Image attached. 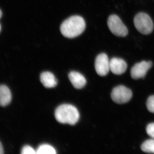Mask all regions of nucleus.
Instances as JSON below:
<instances>
[{
    "mask_svg": "<svg viewBox=\"0 0 154 154\" xmlns=\"http://www.w3.org/2000/svg\"><path fill=\"white\" fill-rule=\"evenodd\" d=\"M107 25L110 31L116 36L124 37L128 34L127 28L117 15H112L109 17Z\"/></svg>",
    "mask_w": 154,
    "mask_h": 154,
    "instance_id": "4",
    "label": "nucleus"
},
{
    "mask_svg": "<svg viewBox=\"0 0 154 154\" xmlns=\"http://www.w3.org/2000/svg\"><path fill=\"white\" fill-rule=\"evenodd\" d=\"M21 153L22 154H36V152L32 147L28 145H26L22 148Z\"/></svg>",
    "mask_w": 154,
    "mask_h": 154,
    "instance_id": "15",
    "label": "nucleus"
},
{
    "mask_svg": "<svg viewBox=\"0 0 154 154\" xmlns=\"http://www.w3.org/2000/svg\"><path fill=\"white\" fill-rule=\"evenodd\" d=\"M134 22L137 30L142 34L148 35L153 30V22L150 17L146 13H140L137 14Z\"/></svg>",
    "mask_w": 154,
    "mask_h": 154,
    "instance_id": "3",
    "label": "nucleus"
},
{
    "mask_svg": "<svg viewBox=\"0 0 154 154\" xmlns=\"http://www.w3.org/2000/svg\"><path fill=\"white\" fill-rule=\"evenodd\" d=\"M69 79L75 88L81 89L85 85L87 81L85 77L80 73L72 71L69 73Z\"/></svg>",
    "mask_w": 154,
    "mask_h": 154,
    "instance_id": "9",
    "label": "nucleus"
},
{
    "mask_svg": "<svg viewBox=\"0 0 154 154\" xmlns=\"http://www.w3.org/2000/svg\"><path fill=\"white\" fill-rule=\"evenodd\" d=\"M146 131L148 135L154 139V123L149 124L146 127Z\"/></svg>",
    "mask_w": 154,
    "mask_h": 154,
    "instance_id": "16",
    "label": "nucleus"
},
{
    "mask_svg": "<svg viewBox=\"0 0 154 154\" xmlns=\"http://www.w3.org/2000/svg\"><path fill=\"white\" fill-rule=\"evenodd\" d=\"M146 107L150 112L154 113V95L149 97L147 101Z\"/></svg>",
    "mask_w": 154,
    "mask_h": 154,
    "instance_id": "14",
    "label": "nucleus"
},
{
    "mask_svg": "<svg viewBox=\"0 0 154 154\" xmlns=\"http://www.w3.org/2000/svg\"><path fill=\"white\" fill-rule=\"evenodd\" d=\"M12 94L9 88L5 85H0V106L5 107L11 103Z\"/></svg>",
    "mask_w": 154,
    "mask_h": 154,
    "instance_id": "11",
    "label": "nucleus"
},
{
    "mask_svg": "<svg viewBox=\"0 0 154 154\" xmlns=\"http://www.w3.org/2000/svg\"><path fill=\"white\" fill-rule=\"evenodd\" d=\"M143 152L148 153H154V139L147 140L144 142L141 146Z\"/></svg>",
    "mask_w": 154,
    "mask_h": 154,
    "instance_id": "13",
    "label": "nucleus"
},
{
    "mask_svg": "<svg viewBox=\"0 0 154 154\" xmlns=\"http://www.w3.org/2000/svg\"><path fill=\"white\" fill-rule=\"evenodd\" d=\"M40 82L46 88H53L57 84V80L54 75L49 72H45L40 75Z\"/></svg>",
    "mask_w": 154,
    "mask_h": 154,
    "instance_id": "10",
    "label": "nucleus"
},
{
    "mask_svg": "<svg viewBox=\"0 0 154 154\" xmlns=\"http://www.w3.org/2000/svg\"><path fill=\"white\" fill-rule=\"evenodd\" d=\"M4 149L2 143L0 141V154H2L4 153Z\"/></svg>",
    "mask_w": 154,
    "mask_h": 154,
    "instance_id": "17",
    "label": "nucleus"
},
{
    "mask_svg": "<svg viewBox=\"0 0 154 154\" xmlns=\"http://www.w3.org/2000/svg\"><path fill=\"white\" fill-rule=\"evenodd\" d=\"M36 154H55L56 150L53 147L48 144L41 145L38 147L36 151Z\"/></svg>",
    "mask_w": 154,
    "mask_h": 154,
    "instance_id": "12",
    "label": "nucleus"
},
{
    "mask_svg": "<svg viewBox=\"0 0 154 154\" xmlns=\"http://www.w3.org/2000/svg\"><path fill=\"white\" fill-rule=\"evenodd\" d=\"M2 11L0 10V19H1V17H2Z\"/></svg>",
    "mask_w": 154,
    "mask_h": 154,
    "instance_id": "18",
    "label": "nucleus"
},
{
    "mask_svg": "<svg viewBox=\"0 0 154 154\" xmlns=\"http://www.w3.org/2000/svg\"><path fill=\"white\" fill-rule=\"evenodd\" d=\"M132 96L131 90L123 85L118 86L113 88L111 94L112 100L119 104H124L129 102Z\"/></svg>",
    "mask_w": 154,
    "mask_h": 154,
    "instance_id": "5",
    "label": "nucleus"
},
{
    "mask_svg": "<svg viewBox=\"0 0 154 154\" xmlns=\"http://www.w3.org/2000/svg\"><path fill=\"white\" fill-rule=\"evenodd\" d=\"M95 69L99 75L105 76L110 71V61L105 53H102L97 56L95 60Z\"/></svg>",
    "mask_w": 154,
    "mask_h": 154,
    "instance_id": "6",
    "label": "nucleus"
},
{
    "mask_svg": "<svg viewBox=\"0 0 154 154\" xmlns=\"http://www.w3.org/2000/svg\"><path fill=\"white\" fill-rule=\"evenodd\" d=\"M86 23L82 17L73 16L65 20L60 26L62 34L68 38L79 36L85 29Z\"/></svg>",
    "mask_w": 154,
    "mask_h": 154,
    "instance_id": "1",
    "label": "nucleus"
},
{
    "mask_svg": "<svg viewBox=\"0 0 154 154\" xmlns=\"http://www.w3.org/2000/svg\"><path fill=\"white\" fill-rule=\"evenodd\" d=\"M55 117L62 124L74 125L79 119L80 114L76 107L69 104L60 105L55 111Z\"/></svg>",
    "mask_w": 154,
    "mask_h": 154,
    "instance_id": "2",
    "label": "nucleus"
},
{
    "mask_svg": "<svg viewBox=\"0 0 154 154\" xmlns=\"http://www.w3.org/2000/svg\"><path fill=\"white\" fill-rule=\"evenodd\" d=\"M1 29H2V28H1V24H0V32H1Z\"/></svg>",
    "mask_w": 154,
    "mask_h": 154,
    "instance_id": "19",
    "label": "nucleus"
},
{
    "mask_svg": "<svg viewBox=\"0 0 154 154\" xmlns=\"http://www.w3.org/2000/svg\"><path fill=\"white\" fill-rule=\"evenodd\" d=\"M110 70L114 74L122 75L126 71L127 64L122 59L113 57L110 61Z\"/></svg>",
    "mask_w": 154,
    "mask_h": 154,
    "instance_id": "8",
    "label": "nucleus"
},
{
    "mask_svg": "<svg viewBox=\"0 0 154 154\" xmlns=\"http://www.w3.org/2000/svg\"><path fill=\"white\" fill-rule=\"evenodd\" d=\"M152 66V63L151 61H143L140 63H136L131 70V78L134 79H138L140 78L143 79Z\"/></svg>",
    "mask_w": 154,
    "mask_h": 154,
    "instance_id": "7",
    "label": "nucleus"
}]
</instances>
